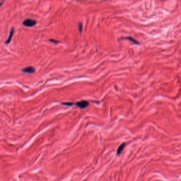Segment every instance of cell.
<instances>
[{"label":"cell","mask_w":181,"mask_h":181,"mask_svg":"<svg viewBox=\"0 0 181 181\" xmlns=\"http://www.w3.org/2000/svg\"><path fill=\"white\" fill-rule=\"evenodd\" d=\"M36 24V21L33 19H27L23 21V25L28 27L34 26Z\"/></svg>","instance_id":"1"},{"label":"cell","mask_w":181,"mask_h":181,"mask_svg":"<svg viewBox=\"0 0 181 181\" xmlns=\"http://www.w3.org/2000/svg\"><path fill=\"white\" fill-rule=\"evenodd\" d=\"M76 105L80 108H85L88 106L89 103L86 100H81L76 103Z\"/></svg>","instance_id":"2"},{"label":"cell","mask_w":181,"mask_h":181,"mask_svg":"<svg viewBox=\"0 0 181 181\" xmlns=\"http://www.w3.org/2000/svg\"><path fill=\"white\" fill-rule=\"evenodd\" d=\"M21 71L24 73H33L35 71V69L33 66H28L24 68Z\"/></svg>","instance_id":"3"},{"label":"cell","mask_w":181,"mask_h":181,"mask_svg":"<svg viewBox=\"0 0 181 181\" xmlns=\"http://www.w3.org/2000/svg\"><path fill=\"white\" fill-rule=\"evenodd\" d=\"M125 145H126V143H123L119 147V148H118L117 150V155H120V154H121L124 148H125Z\"/></svg>","instance_id":"4"},{"label":"cell","mask_w":181,"mask_h":181,"mask_svg":"<svg viewBox=\"0 0 181 181\" xmlns=\"http://www.w3.org/2000/svg\"><path fill=\"white\" fill-rule=\"evenodd\" d=\"M13 33H14V28H12L11 30H10V31L9 37L8 38V40H6L5 42V44H9V43H10V42L11 39V38H12V37L13 35Z\"/></svg>","instance_id":"5"},{"label":"cell","mask_w":181,"mask_h":181,"mask_svg":"<svg viewBox=\"0 0 181 181\" xmlns=\"http://www.w3.org/2000/svg\"><path fill=\"white\" fill-rule=\"evenodd\" d=\"M125 38H126V39H129L130 40L132 41V42H133L134 43V44H139V42H137V40H136V39H134V38H133L131 37H126Z\"/></svg>","instance_id":"6"},{"label":"cell","mask_w":181,"mask_h":181,"mask_svg":"<svg viewBox=\"0 0 181 181\" xmlns=\"http://www.w3.org/2000/svg\"><path fill=\"white\" fill-rule=\"evenodd\" d=\"M63 105H66V106H71L72 105H73V103H69V102H66V103H62Z\"/></svg>","instance_id":"7"},{"label":"cell","mask_w":181,"mask_h":181,"mask_svg":"<svg viewBox=\"0 0 181 181\" xmlns=\"http://www.w3.org/2000/svg\"><path fill=\"white\" fill-rule=\"evenodd\" d=\"M79 31L80 32H81L82 30V23L80 22L79 24Z\"/></svg>","instance_id":"8"},{"label":"cell","mask_w":181,"mask_h":181,"mask_svg":"<svg viewBox=\"0 0 181 181\" xmlns=\"http://www.w3.org/2000/svg\"><path fill=\"white\" fill-rule=\"evenodd\" d=\"M49 41H50V42H52L54 43H59V41H57L56 40H54V39H49Z\"/></svg>","instance_id":"9"}]
</instances>
